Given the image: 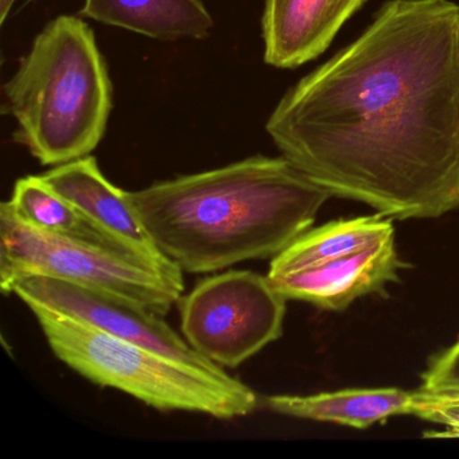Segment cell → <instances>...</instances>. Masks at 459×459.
I'll list each match as a JSON object with an SVG mask.
<instances>
[{
	"instance_id": "52a82bcc",
	"label": "cell",
	"mask_w": 459,
	"mask_h": 459,
	"mask_svg": "<svg viewBox=\"0 0 459 459\" xmlns=\"http://www.w3.org/2000/svg\"><path fill=\"white\" fill-rule=\"evenodd\" d=\"M23 303L36 302L90 325L107 334L139 343L170 359L212 372L222 368L198 354L162 316L111 292L48 276H23L4 291Z\"/></svg>"
},
{
	"instance_id": "e0dca14e",
	"label": "cell",
	"mask_w": 459,
	"mask_h": 459,
	"mask_svg": "<svg viewBox=\"0 0 459 459\" xmlns=\"http://www.w3.org/2000/svg\"><path fill=\"white\" fill-rule=\"evenodd\" d=\"M15 2L17 0H0V25L6 23Z\"/></svg>"
},
{
	"instance_id": "6da1fadb",
	"label": "cell",
	"mask_w": 459,
	"mask_h": 459,
	"mask_svg": "<svg viewBox=\"0 0 459 459\" xmlns=\"http://www.w3.org/2000/svg\"><path fill=\"white\" fill-rule=\"evenodd\" d=\"M284 158L389 219L459 208V6L391 0L372 25L279 101Z\"/></svg>"
},
{
	"instance_id": "5b68a950",
	"label": "cell",
	"mask_w": 459,
	"mask_h": 459,
	"mask_svg": "<svg viewBox=\"0 0 459 459\" xmlns=\"http://www.w3.org/2000/svg\"><path fill=\"white\" fill-rule=\"evenodd\" d=\"M23 276H48L111 292L166 316L185 286L131 257L76 238L50 235L23 222L4 201L0 206L2 292Z\"/></svg>"
},
{
	"instance_id": "4fadbf2b",
	"label": "cell",
	"mask_w": 459,
	"mask_h": 459,
	"mask_svg": "<svg viewBox=\"0 0 459 459\" xmlns=\"http://www.w3.org/2000/svg\"><path fill=\"white\" fill-rule=\"evenodd\" d=\"M394 238L391 220L381 216L357 217L327 222L308 230L271 260L270 278L318 267L349 255L359 254Z\"/></svg>"
},
{
	"instance_id": "9c48e42d",
	"label": "cell",
	"mask_w": 459,
	"mask_h": 459,
	"mask_svg": "<svg viewBox=\"0 0 459 459\" xmlns=\"http://www.w3.org/2000/svg\"><path fill=\"white\" fill-rule=\"evenodd\" d=\"M405 267L394 238L342 259L268 278L287 300H302L324 310H345L359 298L383 292Z\"/></svg>"
},
{
	"instance_id": "2e32d148",
	"label": "cell",
	"mask_w": 459,
	"mask_h": 459,
	"mask_svg": "<svg viewBox=\"0 0 459 459\" xmlns=\"http://www.w3.org/2000/svg\"><path fill=\"white\" fill-rule=\"evenodd\" d=\"M419 391L459 394V340L429 364Z\"/></svg>"
},
{
	"instance_id": "ba28073f",
	"label": "cell",
	"mask_w": 459,
	"mask_h": 459,
	"mask_svg": "<svg viewBox=\"0 0 459 459\" xmlns=\"http://www.w3.org/2000/svg\"><path fill=\"white\" fill-rule=\"evenodd\" d=\"M41 177L96 227L126 247L139 262L185 286L184 271L158 248L127 192L106 178L95 158L88 155L56 166Z\"/></svg>"
},
{
	"instance_id": "3957f363",
	"label": "cell",
	"mask_w": 459,
	"mask_h": 459,
	"mask_svg": "<svg viewBox=\"0 0 459 459\" xmlns=\"http://www.w3.org/2000/svg\"><path fill=\"white\" fill-rule=\"evenodd\" d=\"M15 141L44 166L88 157L100 144L114 104L92 29L74 15L45 26L4 85Z\"/></svg>"
},
{
	"instance_id": "277c9868",
	"label": "cell",
	"mask_w": 459,
	"mask_h": 459,
	"mask_svg": "<svg viewBox=\"0 0 459 459\" xmlns=\"http://www.w3.org/2000/svg\"><path fill=\"white\" fill-rule=\"evenodd\" d=\"M25 305L56 357L96 385L125 392L163 412L184 411L221 420L251 415L259 407L254 389L225 370L193 367L39 303Z\"/></svg>"
},
{
	"instance_id": "7a4b0ae2",
	"label": "cell",
	"mask_w": 459,
	"mask_h": 459,
	"mask_svg": "<svg viewBox=\"0 0 459 459\" xmlns=\"http://www.w3.org/2000/svg\"><path fill=\"white\" fill-rule=\"evenodd\" d=\"M127 195L158 248L189 273L275 257L333 197L283 155H254Z\"/></svg>"
},
{
	"instance_id": "5bb4252c",
	"label": "cell",
	"mask_w": 459,
	"mask_h": 459,
	"mask_svg": "<svg viewBox=\"0 0 459 459\" xmlns=\"http://www.w3.org/2000/svg\"><path fill=\"white\" fill-rule=\"evenodd\" d=\"M9 204L14 213L30 227L50 235L103 247L139 262L126 247L96 227L71 201L50 187L41 176L18 179Z\"/></svg>"
},
{
	"instance_id": "8992f818",
	"label": "cell",
	"mask_w": 459,
	"mask_h": 459,
	"mask_svg": "<svg viewBox=\"0 0 459 459\" xmlns=\"http://www.w3.org/2000/svg\"><path fill=\"white\" fill-rule=\"evenodd\" d=\"M286 303L268 275L217 273L179 299L182 334L217 367L238 368L281 337Z\"/></svg>"
},
{
	"instance_id": "30bf717a",
	"label": "cell",
	"mask_w": 459,
	"mask_h": 459,
	"mask_svg": "<svg viewBox=\"0 0 459 459\" xmlns=\"http://www.w3.org/2000/svg\"><path fill=\"white\" fill-rule=\"evenodd\" d=\"M365 0H265L264 61L294 69L321 56Z\"/></svg>"
},
{
	"instance_id": "9a60e30c",
	"label": "cell",
	"mask_w": 459,
	"mask_h": 459,
	"mask_svg": "<svg viewBox=\"0 0 459 459\" xmlns=\"http://www.w3.org/2000/svg\"><path fill=\"white\" fill-rule=\"evenodd\" d=\"M418 405L413 415L445 427V431L431 435L459 437V394H429L423 391H418Z\"/></svg>"
},
{
	"instance_id": "8fae6325",
	"label": "cell",
	"mask_w": 459,
	"mask_h": 459,
	"mask_svg": "<svg viewBox=\"0 0 459 459\" xmlns=\"http://www.w3.org/2000/svg\"><path fill=\"white\" fill-rule=\"evenodd\" d=\"M418 392L397 388L343 389L310 396L273 394L260 404L279 415L364 429L394 415H413Z\"/></svg>"
},
{
	"instance_id": "7c38bea8",
	"label": "cell",
	"mask_w": 459,
	"mask_h": 459,
	"mask_svg": "<svg viewBox=\"0 0 459 459\" xmlns=\"http://www.w3.org/2000/svg\"><path fill=\"white\" fill-rule=\"evenodd\" d=\"M80 13L158 41L205 39L214 26L201 0H84Z\"/></svg>"
}]
</instances>
